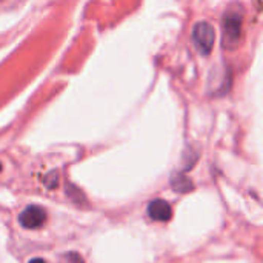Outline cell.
<instances>
[{
    "instance_id": "obj_1",
    "label": "cell",
    "mask_w": 263,
    "mask_h": 263,
    "mask_svg": "<svg viewBox=\"0 0 263 263\" xmlns=\"http://www.w3.org/2000/svg\"><path fill=\"white\" fill-rule=\"evenodd\" d=\"M242 25H243V8L231 6L222 15V43L223 48L233 51L242 37Z\"/></svg>"
},
{
    "instance_id": "obj_2",
    "label": "cell",
    "mask_w": 263,
    "mask_h": 263,
    "mask_svg": "<svg viewBox=\"0 0 263 263\" xmlns=\"http://www.w3.org/2000/svg\"><path fill=\"white\" fill-rule=\"evenodd\" d=\"M214 40H216V31L213 28V25H210L208 22H199L194 25L193 28V42L196 45V48L203 54L208 55L214 46Z\"/></svg>"
},
{
    "instance_id": "obj_3",
    "label": "cell",
    "mask_w": 263,
    "mask_h": 263,
    "mask_svg": "<svg viewBox=\"0 0 263 263\" xmlns=\"http://www.w3.org/2000/svg\"><path fill=\"white\" fill-rule=\"evenodd\" d=\"M46 220V213L37 205H29L26 206L20 216H18V223L26 228V230H37L42 228Z\"/></svg>"
},
{
    "instance_id": "obj_4",
    "label": "cell",
    "mask_w": 263,
    "mask_h": 263,
    "mask_svg": "<svg viewBox=\"0 0 263 263\" xmlns=\"http://www.w3.org/2000/svg\"><path fill=\"white\" fill-rule=\"evenodd\" d=\"M173 216V208L166 200L156 199L148 205V217L154 222H166Z\"/></svg>"
},
{
    "instance_id": "obj_5",
    "label": "cell",
    "mask_w": 263,
    "mask_h": 263,
    "mask_svg": "<svg viewBox=\"0 0 263 263\" xmlns=\"http://www.w3.org/2000/svg\"><path fill=\"white\" fill-rule=\"evenodd\" d=\"M171 186H173L174 191L182 193V194L190 193L194 188L193 182L186 176H183V174H174L173 179H171Z\"/></svg>"
},
{
    "instance_id": "obj_6",
    "label": "cell",
    "mask_w": 263,
    "mask_h": 263,
    "mask_svg": "<svg viewBox=\"0 0 263 263\" xmlns=\"http://www.w3.org/2000/svg\"><path fill=\"white\" fill-rule=\"evenodd\" d=\"M60 263H85V262H83V259H82L77 253H66V254L62 257Z\"/></svg>"
},
{
    "instance_id": "obj_7",
    "label": "cell",
    "mask_w": 263,
    "mask_h": 263,
    "mask_svg": "<svg viewBox=\"0 0 263 263\" xmlns=\"http://www.w3.org/2000/svg\"><path fill=\"white\" fill-rule=\"evenodd\" d=\"M45 185L48 188H55L57 186V174L55 173H51L46 179H45Z\"/></svg>"
},
{
    "instance_id": "obj_8",
    "label": "cell",
    "mask_w": 263,
    "mask_h": 263,
    "mask_svg": "<svg viewBox=\"0 0 263 263\" xmlns=\"http://www.w3.org/2000/svg\"><path fill=\"white\" fill-rule=\"evenodd\" d=\"M29 263H46L45 260H42V259H39V257H35V259H31Z\"/></svg>"
},
{
    "instance_id": "obj_9",
    "label": "cell",
    "mask_w": 263,
    "mask_h": 263,
    "mask_svg": "<svg viewBox=\"0 0 263 263\" xmlns=\"http://www.w3.org/2000/svg\"><path fill=\"white\" fill-rule=\"evenodd\" d=\"M0 171H2V163H0Z\"/></svg>"
}]
</instances>
